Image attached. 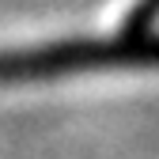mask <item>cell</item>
I'll list each match as a JSON object with an SVG mask.
<instances>
[{"instance_id": "obj_1", "label": "cell", "mask_w": 159, "mask_h": 159, "mask_svg": "<svg viewBox=\"0 0 159 159\" xmlns=\"http://www.w3.org/2000/svg\"><path fill=\"white\" fill-rule=\"evenodd\" d=\"M102 65H159V38L155 34H121L106 42H57L42 49H11L0 53V84H23V80H49L80 68Z\"/></svg>"}]
</instances>
